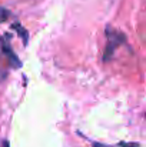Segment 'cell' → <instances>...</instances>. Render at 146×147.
I'll use <instances>...</instances> for the list:
<instances>
[{"label": "cell", "instance_id": "obj_1", "mask_svg": "<svg viewBox=\"0 0 146 147\" xmlns=\"http://www.w3.org/2000/svg\"><path fill=\"white\" fill-rule=\"evenodd\" d=\"M106 40L107 42H106V47H105V53H103V61H107L115 54L116 49L125 43L126 36L122 32L107 26L106 27Z\"/></svg>", "mask_w": 146, "mask_h": 147}, {"label": "cell", "instance_id": "obj_2", "mask_svg": "<svg viewBox=\"0 0 146 147\" xmlns=\"http://www.w3.org/2000/svg\"><path fill=\"white\" fill-rule=\"evenodd\" d=\"M9 16H10V11H9V10H6V9H3V7H0V23H1V22H4Z\"/></svg>", "mask_w": 146, "mask_h": 147}]
</instances>
